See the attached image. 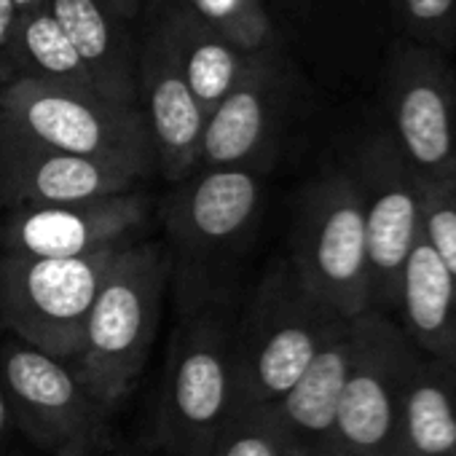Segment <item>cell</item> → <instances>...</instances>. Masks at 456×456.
<instances>
[{"mask_svg":"<svg viewBox=\"0 0 456 456\" xmlns=\"http://www.w3.org/2000/svg\"><path fill=\"white\" fill-rule=\"evenodd\" d=\"M148 215L151 201L137 188L70 204L20 207L0 225V250L25 258H86L140 242Z\"/></svg>","mask_w":456,"mask_h":456,"instance_id":"obj_13","label":"cell"},{"mask_svg":"<svg viewBox=\"0 0 456 456\" xmlns=\"http://www.w3.org/2000/svg\"><path fill=\"white\" fill-rule=\"evenodd\" d=\"M20 25V12L14 6V0H0V86L12 81V44L17 36Z\"/></svg>","mask_w":456,"mask_h":456,"instance_id":"obj_26","label":"cell"},{"mask_svg":"<svg viewBox=\"0 0 456 456\" xmlns=\"http://www.w3.org/2000/svg\"><path fill=\"white\" fill-rule=\"evenodd\" d=\"M349 354L352 320H344L322 344L304 376L293 384V389L274 405H266L304 456H336L333 432L341 389L349 370Z\"/></svg>","mask_w":456,"mask_h":456,"instance_id":"obj_16","label":"cell"},{"mask_svg":"<svg viewBox=\"0 0 456 456\" xmlns=\"http://www.w3.org/2000/svg\"><path fill=\"white\" fill-rule=\"evenodd\" d=\"M49 12L68 33L76 54L100 94L121 105H137V54L129 22L97 0H49Z\"/></svg>","mask_w":456,"mask_h":456,"instance_id":"obj_18","label":"cell"},{"mask_svg":"<svg viewBox=\"0 0 456 456\" xmlns=\"http://www.w3.org/2000/svg\"><path fill=\"white\" fill-rule=\"evenodd\" d=\"M169 256L161 242H134L110 266L89 312L78 357L70 362L89 395L108 411L145 370L159 333Z\"/></svg>","mask_w":456,"mask_h":456,"instance_id":"obj_3","label":"cell"},{"mask_svg":"<svg viewBox=\"0 0 456 456\" xmlns=\"http://www.w3.org/2000/svg\"><path fill=\"white\" fill-rule=\"evenodd\" d=\"M153 22L164 33L183 78L207 118L240 84L256 54L242 52L232 41L201 25L175 0L161 4Z\"/></svg>","mask_w":456,"mask_h":456,"instance_id":"obj_19","label":"cell"},{"mask_svg":"<svg viewBox=\"0 0 456 456\" xmlns=\"http://www.w3.org/2000/svg\"><path fill=\"white\" fill-rule=\"evenodd\" d=\"M341 322V314L306 290L288 258L277 261L234 320L232 413L282 400Z\"/></svg>","mask_w":456,"mask_h":456,"instance_id":"obj_2","label":"cell"},{"mask_svg":"<svg viewBox=\"0 0 456 456\" xmlns=\"http://www.w3.org/2000/svg\"><path fill=\"white\" fill-rule=\"evenodd\" d=\"M421 240L456 280V180L424 183Z\"/></svg>","mask_w":456,"mask_h":456,"instance_id":"obj_25","label":"cell"},{"mask_svg":"<svg viewBox=\"0 0 456 456\" xmlns=\"http://www.w3.org/2000/svg\"><path fill=\"white\" fill-rule=\"evenodd\" d=\"M346 169L362 201L370 309L392 317L405 261L421 242L424 183L408 167L387 129L362 140Z\"/></svg>","mask_w":456,"mask_h":456,"instance_id":"obj_9","label":"cell"},{"mask_svg":"<svg viewBox=\"0 0 456 456\" xmlns=\"http://www.w3.org/2000/svg\"><path fill=\"white\" fill-rule=\"evenodd\" d=\"M207 456H304L272 408L234 411Z\"/></svg>","mask_w":456,"mask_h":456,"instance_id":"obj_23","label":"cell"},{"mask_svg":"<svg viewBox=\"0 0 456 456\" xmlns=\"http://www.w3.org/2000/svg\"><path fill=\"white\" fill-rule=\"evenodd\" d=\"M0 389L14 427L49 456H89L105 443L110 411L89 395L70 362L12 338L0 346Z\"/></svg>","mask_w":456,"mask_h":456,"instance_id":"obj_10","label":"cell"},{"mask_svg":"<svg viewBox=\"0 0 456 456\" xmlns=\"http://www.w3.org/2000/svg\"><path fill=\"white\" fill-rule=\"evenodd\" d=\"M14 429H17V427H14V416H12L9 400H6L4 389H0V443L9 440Z\"/></svg>","mask_w":456,"mask_h":456,"instance_id":"obj_28","label":"cell"},{"mask_svg":"<svg viewBox=\"0 0 456 456\" xmlns=\"http://www.w3.org/2000/svg\"><path fill=\"white\" fill-rule=\"evenodd\" d=\"M389 134L421 183L456 180V73L445 54L395 41L384 70Z\"/></svg>","mask_w":456,"mask_h":456,"instance_id":"obj_11","label":"cell"},{"mask_svg":"<svg viewBox=\"0 0 456 456\" xmlns=\"http://www.w3.org/2000/svg\"><path fill=\"white\" fill-rule=\"evenodd\" d=\"M9 65H12V81L28 78L54 86L97 92L89 70L84 68L68 33L49 12V6L20 17Z\"/></svg>","mask_w":456,"mask_h":456,"instance_id":"obj_21","label":"cell"},{"mask_svg":"<svg viewBox=\"0 0 456 456\" xmlns=\"http://www.w3.org/2000/svg\"><path fill=\"white\" fill-rule=\"evenodd\" d=\"M288 261L306 290L344 320L370 309L362 201L346 167L322 172L301 193Z\"/></svg>","mask_w":456,"mask_h":456,"instance_id":"obj_6","label":"cell"},{"mask_svg":"<svg viewBox=\"0 0 456 456\" xmlns=\"http://www.w3.org/2000/svg\"><path fill=\"white\" fill-rule=\"evenodd\" d=\"M290 94L293 73L285 52L256 54L240 84L204 121L199 169L266 175L277 159Z\"/></svg>","mask_w":456,"mask_h":456,"instance_id":"obj_12","label":"cell"},{"mask_svg":"<svg viewBox=\"0 0 456 456\" xmlns=\"http://www.w3.org/2000/svg\"><path fill=\"white\" fill-rule=\"evenodd\" d=\"M124 250L86 258L0 256V325L17 341L73 362L102 280Z\"/></svg>","mask_w":456,"mask_h":456,"instance_id":"obj_7","label":"cell"},{"mask_svg":"<svg viewBox=\"0 0 456 456\" xmlns=\"http://www.w3.org/2000/svg\"><path fill=\"white\" fill-rule=\"evenodd\" d=\"M137 105L151 134L156 172L169 183L191 177L199 169L207 118L156 22L148 28L137 54Z\"/></svg>","mask_w":456,"mask_h":456,"instance_id":"obj_14","label":"cell"},{"mask_svg":"<svg viewBox=\"0 0 456 456\" xmlns=\"http://www.w3.org/2000/svg\"><path fill=\"white\" fill-rule=\"evenodd\" d=\"M14 6H17V12H20V17H22V14H33V12H38V9H46V6H49V0H14Z\"/></svg>","mask_w":456,"mask_h":456,"instance_id":"obj_29","label":"cell"},{"mask_svg":"<svg viewBox=\"0 0 456 456\" xmlns=\"http://www.w3.org/2000/svg\"><path fill=\"white\" fill-rule=\"evenodd\" d=\"M264 204V175L250 169H196L164 196V250L177 314L232 304L234 274L253 245Z\"/></svg>","mask_w":456,"mask_h":456,"instance_id":"obj_1","label":"cell"},{"mask_svg":"<svg viewBox=\"0 0 456 456\" xmlns=\"http://www.w3.org/2000/svg\"><path fill=\"white\" fill-rule=\"evenodd\" d=\"M403 38L448 57L456 46V0H389Z\"/></svg>","mask_w":456,"mask_h":456,"instance_id":"obj_24","label":"cell"},{"mask_svg":"<svg viewBox=\"0 0 456 456\" xmlns=\"http://www.w3.org/2000/svg\"><path fill=\"white\" fill-rule=\"evenodd\" d=\"M97 4H102V6H105L108 12H113L116 17L132 22V20L140 14V4H142V0H97Z\"/></svg>","mask_w":456,"mask_h":456,"instance_id":"obj_27","label":"cell"},{"mask_svg":"<svg viewBox=\"0 0 456 456\" xmlns=\"http://www.w3.org/2000/svg\"><path fill=\"white\" fill-rule=\"evenodd\" d=\"M416 357L392 317L368 309L352 320V354L333 432L336 456H392Z\"/></svg>","mask_w":456,"mask_h":456,"instance_id":"obj_8","label":"cell"},{"mask_svg":"<svg viewBox=\"0 0 456 456\" xmlns=\"http://www.w3.org/2000/svg\"><path fill=\"white\" fill-rule=\"evenodd\" d=\"M232 304L180 314L172 333L156 413V437L169 456H207L234 408Z\"/></svg>","mask_w":456,"mask_h":456,"instance_id":"obj_5","label":"cell"},{"mask_svg":"<svg viewBox=\"0 0 456 456\" xmlns=\"http://www.w3.org/2000/svg\"><path fill=\"white\" fill-rule=\"evenodd\" d=\"M392 456H456V373L421 354L405 384Z\"/></svg>","mask_w":456,"mask_h":456,"instance_id":"obj_20","label":"cell"},{"mask_svg":"<svg viewBox=\"0 0 456 456\" xmlns=\"http://www.w3.org/2000/svg\"><path fill=\"white\" fill-rule=\"evenodd\" d=\"M175 4L248 54L285 52V41L264 0H175Z\"/></svg>","mask_w":456,"mask_h":456,"instance_id":"obj_22","label":"cell"},{"mask_svg":"<svg viewBox=\"0 0 456 456\" xmlns=\"http://www.w3.org/2000/svg\"><path fill=\"white\" fill-rule=\"evenodd\" d=\"M140 177L38 145L0 124V204L12 209L70 204L134 191Z\"/></svg>","mask_w":456,"mask_h":456,"instance_id":"obj_15","label":"cell"},{"mask_svg":"<svg viewBox=\"0 0 456 456\" xmlns=\"http://www.w3.org/2000/svg\"><path fill=\"white\" fill-rule=\"evenodd\" d=\"M0 124L38 145L124 169L140 180L156 172L142 110L100 92L14 78L0 86Z\"/></svg>","mask_w":456,"mask_h":456,"instance_id":"obj_4","label":"cell"},{"mask_svg":"<svg viewBox=\"0 0 456 456\" xmlns=\"http://www.w3.org/2000/svg\"><path fill=\"white\" fill-rule=\"evenodd\" d=\"M395 314L421 357L456 373V280L424 240L405 261Z\"/></svg>","mask_w":456,"mask_h":456,"instance_id":"obj_17","label":"cell"}]
</instances>
